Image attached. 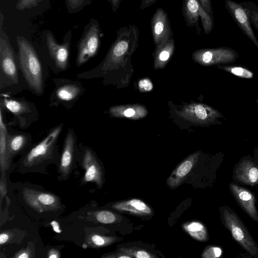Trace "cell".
Returning a JSON list of instances; mask_svg holds the SVG:
<instances>
[{"label": "cell", "mask_w": 258, "mask_h": 258, "mask_svg": "<svg viewBox=\"0 0 258 258\" xmlns=\"http://www.w3.org/2000/svg\"><path fill=\"white\" fill-rule=\"evenodd\" d=\"M222 253V249L218 246H209L203 252L202 256L206 258H216L220 257Z\"/></svg>", "instance_id": "32"}, {"label": "cell", "mask_w": 258, "mask_h": 258, "mask_svg": "<svg viewBox=\"0 0 258 258\" xmlns=\"http://www.w3.org/2000/svg\"><path fill=\"white\" fill-rule=\"evenodd\" d=\"M112 241L110 237L103 236L98 234H92L87 238V243L93 247L106 246Z\"/></svg>", "instance_id": "30"}, {"label": "cell", "mask_w": 258, "mask_h": 258, "mask_svg": "<svg viewBox=\"0 0 258 258\" xmlns=\"http://www.w3.org/2000/svg\"><path fill=\"white\" fill-rule=\"evenodd\" d=\"M41 0H18L16 3L17 10L23 11L36 6Z\"/></svg>", "instance_id": "33"}, {"label": "cell", "mask_w": 258, "mask_h": 258, "mask_svg": "<svg viewBox=\"0 0 258 258\" xmlns=\"http://www.w3.org/2000/svg\"><path fill=\"white\" fill-rule=\"evenodd\" d=\"M16 41L18 66L30 89L35 94L41 95L44 91V79L39 56L32 44L24 36H17Z\"/></svg>", "instance_id": "2"}, {"label": "cell", "mask_w": 258, "mask_h": 258, "mask_svg": "<svg viewBox=\"0 0 258 258\" xmlns=\"http://www.w3.org/2000/svg\"><path fill=\"white\" fill-rule=\"evenodd\" d=\"M204 9L214 18L211 0H199Z\"/></svg>", "instance_id": "38"}, {"label": "cell", "mask_w": 258, "mask_h": 258, "mask_svg": "<svg viewBox=\"0 0 258 258\" xmlns=\"http://www.w3.org/2000/svg\"><path fill=\"white\" fill-rule=\"evenodd\" d=\"M72 33L71 30L69 31L64 35L63 42L59 43L51 31L44 32L49 55L57 68L61 71L67 70L69 66Z\"/></svg>", "instance_id": "12"}, {"label": "cell", "mask_w": 258, "mask_h": 258, "mask_svg": "<svg viewBox=\"0 0 258 258\" xmlns=\"http://www.w3.org/2000/svg\"><path fill=\"white\" fill-rule=\"evenodd\" d=\"M102 36L98 20L91 18L85 26L77 43L76 62L78 67L83 65L97 54Z\"/></svg>", "instance_id": "5"}, {"label": "cell", "mask_w": 258, "mask_h": 258, "mask_svg": "<svg viewBox=\"0 0 258 258\" xmlns=\"http://www.w3.org/2000/svg\"><path fill=\"white\" fill-rule=\"evenodd\" d=\"M151 30L156 46L166 42L173 36L168 15L161 8L157 9L151 19Z\"/></svg>", "instance_id": "15"}, {"label": "cell", "mask_w": 258, "mask_h": 258, "mask_svg": "<svg viewBox=\"0 0 258 258\" xmlns=\"http://www.w3.org/2000/svg\"><path fill=\"white\" fill-rule=\"evenodd\" d=\"M182 13L186 25L195 29L198 35L202 32L200 19L205 34H209L212 31L214 18L204 9L199 0H182Z\"/></svg>", "instance_id": "9"}, {"label": "cell", "mask_w": 258, "mask_h": 258, "mask_svg": "<svg viewBox=\"0 0 258 258\" xmlns=\"http://www.w3.org/2000/svg\"><path fill=\"white\" fill-rule=\"evenodd\" d=\"M22 197L25 204L38 213L52 214L63 210L60 198L48 191L25 187Z\"/></svg>", "instance_id": "6"}, {"label": "cell", "mask_w": 258, "mask_h": 258, "mask_svg": "<svg viewBox=\"0 0 258 258\" xmlns=\"http://www.w3.org/2000/svg\"><path fill=\"white\" fill-rule=\"evenodd\" d=\"M109 112L113 116L125 117L132 118H138L144 116L146 114L144 109L140 106L126 107L125 106H112L109 109Z\"/></svg>", "instance_id": "25"}, {"label": "cell", "mask_w": 258, "mask_h": 258, "mask_svg": "<svg viewBox=\"0 0 258 258\" xmlns=\"http://www.w3.org/2000/svg\"><path fill=\"white\" fill-rule=\"evenodd\" d=\"M181 115L192 121L205 120L207 119V108L200 104H193L186 106L181 112Z\"/></svg>", "instance_id": "24"}, {"label": "cell", "mask_w": 258, "mask_h": 258, "mask_svg": "<svg viewBox=\"0 0 258 258\" xmlns=\"http://www.w3.org/2000/svg\"><path fill=\"white\" fill-rule=\"evenodd\" d=\"M111 207L118 211L138 215H146L151 212V209L144 202L137 199L118 202L113 204Z\"/></svg>", "instance_id": "22"}, {"label": "cell", "mask_w": 258, "mask_h": 258, "mask_svg": "<svg viewBox=\"0 0 258 258\" xmlns=\"http://www.w3.org/2000/svg\"><path fill=\"white\" fill-rule=\"evenodd\" d=\"M46 257L48 258H59L60 253L56 248H51L48 250Z\"/></svg>", "instance_id": "39"}, {"label": "cell", "mask_w": 258, "mask_h": 258, "mask_svg": "<svg viewBox=\"0 0 258 258\" xmlns=\"http://www.w3.org/2000/svg\"><path fill=\"white\" fill-rule=\"evenodd\" d=\"M89 215L97 221L103 224L112 223L116 220L115 215L111 212L107 210H100L89 212Z\"/></svg>", "instance_id": "28"}, {"label": "cell", "mask_w": 258, "mask_h": 258, "mask_svg": "<svg viewBox=\"0 0 258 258\" xmlns=\"http://www.w3.org/2000/svg\"><path fill=\"white\" fill-rule=\"evenodd\" d=\"M220 211L222 223L233 238L248 253L258 258V246L236 213L227 206Z\"/></svg>", "instance_id": "4"}, {"label": "cell", "mask_w": 258, "mask_h": 258, "mask_svg": "<svg viewBox=\"0 0 258 258\" xmlns=\"http://www.w3.org/2000/svg\"><path fill=\"white\" fill-rule=\"evenodd\" d=\"M77 162L84 171L82 182L94 183L98 188L102 187L104 183V170L95 152L89 147L80 145Z\"/></svg>", "instance_id": "8"}, {"label": "cell", "mask_w": 258, "mask_h": 258, "mask_svg": "<svg viewBox=\"0 0 258 258\" xmlns=\"http://www.w3.org/2000/svg\"><path fill=\"white\" fill-rule=\"evenodd\" d=\"M185 229L195 238L205 241L208 238L207 230L203 224L199 222H192L184 226Z\"/></svg>", "instance_id": "26"}, {"label": "cell", "mask_w": 258, "mask_h": 258, "mask_svg": "<svg viewBox=\"0 0 258 258\" xmlns=\"http://www.w3.org/2000/svg\"><path fill=\"white\" fill-rule=\"evenodd\" d=\"M255 1H257V3H258V0H255Z\"/></svg>", "instance_id": "43"}, {"label": "cell", "mask_w": 258, "mask_h": 258, "mask_svg": "<svg viewBox=\"0 0 258 258\" xmlns=\"http://www.w3.org/2000/svg\"><path fill=\"white\" fill-rule=\"evenodd\" d=\"M224 5L231 17L243 34L258 48V40L252 29L249 18L241 3L233 0H224Z\"/></svg>", "instance_id": "14"}, {"label": "cell", "mask_w": 258, "mask_h": 258, "mask_svg": "<svg viewBox=\"0 0 258 258\" xmlns=\"http://www.w3.org/2000/svg\"><path fill=\"white\" fill-rule=\"evenodd\" d=\"M158 0H141L139 9L144 10L153 5Z\"/></svg>", "instance_id": "40"}, {"label": "cell", "mask_w": 258, "mask_h": 258, "mask_svg": "<svg viewBox=\"0 0 258 258\" xmlns=\"http://www.w3.org/2000/svg\"><path fill=\"white\" fill-rule=\"evenodd\" d=\"M5 175V174H1L0 180V198L1 203L7 193V184Z\"/></svg>", "instance_id": "36"}, {"label": "cell", "mask_w": 258, "mask_h": 258, "mask_svg": "<svg viewBox=\"0 0 258 258\" xmlns=\"http://www.w3.org/2000/svg\"><path fill=\"white\" fill-rule=\"evenodd\" d=\"M231 72L234 75L243 78H251L253 76L251 72L241 67H234L231 69Z\"/></svg>", "instance_id": "34"}, {"label": "cell", "mask_w": 258, "mask_h": 258, "mask_svg": "<svg viewBox=\"0 0 258 258\" xmlns=\"http://www.w3.org/2000/svg\"><path fill=\"white\" fill-rule=\"evenodd\" d=\"M31 140L30 135L26 133H9L8 150L10 159L11 160L16 155L24 154L29 149Z\"/></svg>", "instance_id": "19"}, {"label": "cell", "mask_w": 258, "mask_h": 258, "mask_svg": "<svg viewBox=\"0 0 258 258\" xmlns=\"http://www.w3.org/2000/svg\"><path fill=\"white\" fill-rule=\"evenodd\" d=\"M233 178L246 185H258V164L249 159L240 161L234 169Z\"/></svg>", "instance_id": "17"}, {"label": "cell", "mask_w": 258, "mask_h": 258, "mask_svg": "<svg viewBox=\"0 0 258 258\" xmlns=\"http://www.w3.org/2000/svg\"><path fill=\"white\" fill-rule=\"evenodd\" d=\"M138 86L141 91H150L153 88V84L148 79L141 80L139 82Z\"/></svg>", "instance_id": "35"}, {"label": "cell", "mask_w": 258, "mask_h": 258, "mask_svg": "<svg viewBox=\"0 0 258 258\" xmlns=\"http://www.w3.org/2000/svg\"><path fill=\"white\" fill-rule=\"evenodd\" d=\"M139 31L135 25L129 24L116 31V37L112 43L104 61L101 71L113 68L130 56L135 50L139 39Z\"/></svg>", "instance_id": "3"}, {"label": "cell", "mask_w": 258, "mask_h": 258, "mask_svg": "<svg viewBox=\"0 0 258 258\" xmlns=\"http://www.w3.org/2000/svg\"><path fill=\"white\" fill-rule=\"evenodd\" d=\"M55 87L51 95L50 103L69 107L81 97L85 89L80 82L66 79L54 80Z\"/></svg>", "instance_id": "11"}, {"label": "cell", "mask_w": 258, "mask_h": 258, "mask_svg": "<svg viewBox=\"0 0 258 258\" xmlns=\"http://www.w3.org/2000/svg\"><path fill=\"white\" fill-rule=\"evenodd\" d=\"M93 0H65V5L70 14L79 12L85 7L90 5Z\"/></svg>", "instance_id": "29"}, {"label": "cell", "mask_w": 258, "mask_h": 258, "mask_svg": "<svg viewBox=\"0 0 258 258\" xmlns=\"http://www.w3.org/2000/svg\"><path fill=\"white\" fill-rule=\"evenodd\" d=\"M17 56L10 42L8 36L2 29L0 31L1 82L4 86L19 83Z\"/></svg>", "instance_id": "7"}, {"label": "cell", "mask_w": 258, "mask_h": 258, "mask_svg": "<svg viewBox=\"0 0 258 258\" xmlns=\"http://www.w3.org/2000/svg\"><path fill=\"white\" fill-rule=\"evenodd\" d=\"M175 48V42L172 37L166 42L156 46L155 52L156 63L163 64L171 57Z\"/></svg>", "instance_id": "23"}, {"label": "cell", "mask_w": 258, "mask_h": 258, "mask_svg": "<svg viewBox=\"0 0 258 258\" xmlns=\"http://www.w3.org/2000/svg\"><path fill=\"white\" fill-rule=\"evenodd\" d=\"M32 252L30 248L29 247H25L23 249L20 250L16 253L13 256L16 258H29L32 257Z\"/></svg>", "instance_id": "37"}, {"label": "cell", "mask_w": 258, "mask_h": 258, "mask_svg": "<svg viewBox=\"0 0 258 258\" xmlns=\"http://www.w3.org/2000/svg\"><path fill=\"white\" fill-rule=\"evenodd\" d=\"M234 51L227 48H218L198 50L194 52L192 56L197 61L203 63H209L215 60L232 58Z\"/></svg>", "instance_id": "20"}, {"label": "cell", "mask_w": 258, "mask_h": 258, "mask_svg": "<svg viewBox=\"0 0 258 258\" xmlns=\"http://www.w3.org/2000/svg\"><path fill=\"white\" fill-rule=\"evenodd\" d=\"M110 4L112 11L115 13L119 8L121 0H107Z\"/></svg>", "instance_id": "42"}, {"label": "cell", "mask_w": 258, "mask_h": 258, "mask_svg": "<svg viewBox=\"0 0 258 258\" xmlns=\"http://www.w3.org/2000/svg\"><path fill=\"white\" fill-rule=\"evenodd\" d=\"M63 126L61 123L52 128L42 140L29 148L19 161L20 172L46 174L47 166L57 164L60 155L57 142Z\"/></svg>", "instance_id": "1"}, {"label": "cell", "mask_w": 258, "mask_h": 258, "mask_svg": "<svg viewBox=\"0 0 258 258\" xmlns=\"http://www.w3.org/2000/svg\"><path fill=\"white\" fill-rule=\"evenodd\" d=\"M230 190L237 203L253 221L258 222V212L255 206V198L248 189L232 182Z\"/></svg>", "instance_id": "16"}, {"label": "cell", "mask_w": 258, "mask_h": 258, "mask_svg": "<svg viewBox=\"0 0 258 258\" xmlns=\"http://www.w3.org/2000/svg\"><path fill=\"white\" fill-rule=\"evenodd\" d=\"M249 18L251 25L258 32V5L252 2L241 3Z\"/></svg>", "instance_id": "27"}, {"label": "cell", "mask_w": 258, "mask_h": 258, "mask_svg": "<svg viewBox=\"0 0 258 258\" xmlns=\"http://www.w3.org/2000/svg\"><path fill=\"white\" fill-rule=\"evenodd\" d=\"M199 155V153L190 155L177 167L167 180L168 186L175 187L182 182L196 164Z\"/></svg>", "instance_id": "18"}, {"label": "cell", "mask_w": 258, "mask_h": 258, "mask_svg": "<svg viewBox=\"0 0 258 258\" xmlns=\"http://www.w3.org/2000/svg\"><path fill=\"white\" fill-rule=\"evenodd\" d=\"M78 152L76 134L70 128L64 140L62 151L56 164L58 176L60 181L67 180L76 166Z\"/></svg>", "instance_id": "10"}, {"label": "cell", "mask_w": 258, "mask_h": 258, "mask_svg": "<svg viewBox=\"0 0 258 258\" xmlns=\"http://www.w3.org/2000/svg\"><path fill=\"white\" fill-rule=\"evenodd\" d=\"M119 251L131 255L132 257L137 258H150L154 257L152 256L148 252L142 249H134L133 248H121Z\"/></svg>", "instance_id": "31"}, {"label": "cell", "mask_w": 258, "mask_h": 258, "mask_svg": "<svg viewBox=\"0 0 258 258\" xmlns=\"http://www.w3.org/2000/svg\"><path fill=\"white\" fill-rule=\"evenodd\" d=\"M2 108H0V169L1 174H5L9 169L11 160L9 156L8 136L6 124L4 121Z\"/></svg>", "instance_id": "21"}, {"label": "cell", "mask_w": 258, "mask_h": 258, "mask_svg": "<svg viewBox=\"0 0 258 258\" xmlns=\"http://www.w3.org/2000/svg\"><path fill=\"white\" fill-rule=\"evenodd\" d=\"M1 106L10 111L18 119L20 124L25 126L30 121L36 118V109L32 103L22 99L11 98L1 94Z\"/></svg>", "instance_id": "13"}, {"label": "cell", "mask_w": 258, "mask_h": 258, "mask_svg": "<svg viewBox=\"0 0 258 258\" xmlns=\"http://www.w3.org/2000/svg\"><path fill=\"white\" fill-rule=\"evenodd\" d=\"M10 238V234L8 232H1L0 234V244L1 245L7 243Z\"/></svg>", "instance_id": "41"}]
</instances>
